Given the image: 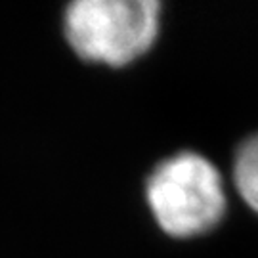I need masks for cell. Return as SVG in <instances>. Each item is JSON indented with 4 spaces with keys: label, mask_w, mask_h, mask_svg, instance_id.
I'll return each instance as SVG.
<instances>
[{
    "label": "cell",
    "mask_w": 258,
    "mask_h": 258,
    "mask_svg": "<svg viewBox=\"0 0 258 258\" xmlns=\"http://www.w3.org/2000/svg\"><path fill=\"white\" fill-rule=\"evenodd\" d=\"M159 10L155 0H79L65 10V38L86 61L120 67L155 42Z\"/></svg>",
    "instance_id": "cell-1"
},
{
    "label": "cell",
    "mask_w": 258,
    "mask_h": 258,
    "mask_svg": "<svg viewBox=\"0 0 258 258\" xmlns=\"http://www.w3.org/2000/svg\"><path fill=\"white\" fill-rule=\"evenodd\" d=\"M148 203L161 230L194 237L212 230L226 212V194L216 166L197 153H178L155 168Z\"/></svg>",
    "instance_id": "cell-2"
},
{
    "label": "cell",
    "mask_w": 258,
    "mask_h": 258,
    "mask_svg": "<svg viewBox=\"0 0 258 258\" xmlns=\"http://www.w3.org/2000/svg\"><path fill=\"white\" fill-rule=\"evenodd\" d=\"M233 182L250 209L258 212V134L247 140L235 157Z\"/></svg>",
    "instance_id": "cell-3"
}]
</instances>
